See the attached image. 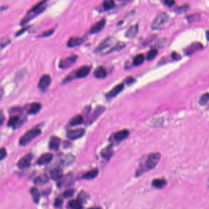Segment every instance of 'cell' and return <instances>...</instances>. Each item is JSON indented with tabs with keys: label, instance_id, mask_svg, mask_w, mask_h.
I'll return each instance as SVG.
<instances>
[{
	"label": "cell",
	"instance_id": "3",
	"mask_svg": "<svg viewBox=\"0 0 209 209\" xmlns=\"http://www.w3.org/2000/svg\"><path fill=\"white\" fill-rule=\"evenodd\" d=\"M169 16L166 13L161 12L157 16L151 24V28L154 30L162 29L165 24L168 22Z\"/></svg>",
	"mask_w": 209,
	"mask_h": 209
},
{
	"label": "cell",
	"instance_id": "45",
	"mask_svg": "<svg viewBox=\"0 0 209 209\" xmlns=\"http://www.w3.org/2000/svg\"><path fill=\"white\" fill-rule=\"evenodd\" d=\"M206 37L208 40H209V30L206 32Z\"/></svg>",
	"mask_w": 209,
	"mask_h": 209
},
{
	"label": "cell",
	"instance_id": "2",
	"mask_svg": "<svg viewBox=\"0 0 209 209\" xmlns=\"http://www.w3.org/2000/svg\"><path fill=\"white\" fill-rule=\"evenodd\" d=\"M46 3V0H43V1L39 2L34 6H33L28 12L26 16L24 17V19L22 21V24H25L26 22H28L31 18H33L34 16L38 14L40 12L43 11L44 9V6Z\"/></svg>",
	"mask_w": 209,
	"mask_h": 209
},
{
	"label": "cell",
	"instance_id": "34",
	"mask_svg": "<svg viewBox=\"0 0 209 209\" xmlns=\"http://www.w3.org/2000/svg\"><path fill=\"white\" fill-rule=\"evenodd\" d=\"M112 151H111V150H110L109 148H107V150H104L102 152V156L106 158H109L111 156V155H112Z\"/></svg>",
	"mask_w": 209,
	"mask_h": 209
},
{
	"label": "cell",
	"instance_id": "23",
	"mask_svg": "<svg viewBox=\"0 0 209 209\" xmlns=\"http://www.w3.org/2000/svg\"><path fill=\"white\" fill-rule=\"evenodd\" d=\"M167 184V182L164 179H155L153 180L152 185L157 188H162Z\"/></svg>",
	"mask_w": 209,
	"mask_h": 209
},
{
	"label": "cell",
	"instance_id": "17",
	"mask_svg": "<svg viewBox=\"0 0 209 209\" xmlns=\"http://www.w3.org/2000/svg\"><path fill=\"white\" fill-rule=\"evenodd\" d=\"M130 134V132L127 130H123L117 132L114 134V139L117 141H121L128 137Z\"/></svg>",
	"mask_w": 209,
	"mask_h": 209
},
{
	"label": "cell",
	"instance_id": "20",
	"mask_svg": "<svg viewBox=\"0 0 209 209\" xmlns=\"http://www.w3.org/2000/svg\"><path fill=\"white\" fill-rule=\"evenodd\" d=\"M99 171L97 169H92L88 172H87V173H85L84 175H83L82 178L84 179H87V180H91L94 178L95 177H96L98 175Z\"/></svg>",
	"mask_w": 209,
	"mask_h": 209
},
{
	"label": "cell",
	"instance_id": "37",
	"mask_svg": "<svg viewBox=\"0 0 209 209\" xmlns=\"http://www.w3.org/2000/svg\"><path fill=\"white\" fill-rule=\"evenodd\" d=\"M54 30L52 29V30H49L46 32H44L43 33H42L41 34H40L39 37H47V36H51V34H53Z\"/></svg>",
	"mask_w": 209,
	"mask_h": 209
},
{
	"label": "cell",
	"instance_id": "10",
	"mask_svg": "<svg viewBox=\"0 0 209 209\" xmlns=\"http://www.w3.org/2000/svg\"><path fill=\"white\" fill-rule=\"evenodd\" d=\"M53 159V155L50 153H46L42 155L37 161L39 165H44L49 163Z\"/></svg>",
	"mask_w": 209,
	"mask_h": 209
},
{
	"label": "cell",
	"instance_id": "38",
	"mask_svg": "<svg viewBox=\"0 0 209 209\" xmlns=\"http://www.w3.org/2000/svg\"><path fill=\"white\" fill-rule=\"evenodd\" d=\"M0 154H1V160H3L4 158L6 157L7 155V152L5 148H1V151H0Z\"/></svg>",
	"mask_w": 209,
	"mask_h": 209
},
{
	"label": "cell",
	"instance_id": "9",
	"mask_svg": "<svg viewBox=\"0 0 209 209\" xmlns=\"http://www.w3.org/2000/svg\"><path fill=\"white\" fill-rule=\"evenodd\" d=\"M203 48L202 45L199 43H194L188 46L185 50V52L187 55H191L197 51L202 49Z\"/></svg>",
	"mask_w": 209,
	"mask_h": 209
},
{
	"label": "cell",
	"instance_id": "25",
	"mask_svg": "<svg viewBox=\"0 0 209 209\" xmlns=\"http://www.w3.org/2000/svg\"><path fill=\"white\" fill-rule=\"evenodd\" d=\"M83 121V118L81 115H77L74 117L69 122L71 126H76V125L80 124Z\"/></svg>",
	"mask_w": 209,
	"mask_h": 209
},
{
	"label": "cell",
	"instance_id": "19",
	"mask_svg": "<svg viewBox=\"0 0 209 209\" xmlns=\"http://www.w3.org/2000/svg\"><path fill=\"white\" fill-rule=\"evenodd\" d=\"M50 177L53 180H60L63 177V171L60 168L53 169L50 172Z\"/></svg>",
	"mask_w": 209,
	"mask_h": 209
},
{
	"label": "cell",
	"instance_id": "29",
	"mask_svg": "<svg viewBox=\"0 0 209 209\" xmlns=\"http://www.w3.org/2000/svg\"><path fill=\"white\" fill-rule=\"evenodd\" d=\"M115 6L114 0H104L103 2L104 8L106 10H109L114 7Z\"/></svg>",
	"mask_w": 209,
	"mask_h": 209
},
{
	"label": "cell",
	"instance_id": "22",
	"mask_svg": "<svg viewBox=\"0 0 209 209\" xmlns=\"http://www.w3.org/2000/svg\"><path fill=\"white\" fill-rule=\"evenodd\" d=\"M49 182V178L46 175H41L34 179V182L36 185H44Z\"/></svg>",
	"mask_w": 209,
	"mask_h": 209
},
{
	"label": "cell",
	"instance_id": "39",
	"mask_svg": "<svg viewBox=\"0 0 209 209\" xmlns=\"http://www.w3.org/2000/svg\"><path fill=\"white\" fill-rule=\"evenodd\" d=\"M62 204H63V200L60 199V198H57V199H56V200H55V201L54 205L56 207H59L61 206Z\"/></svg>",
	"mask_w": 209,
	"mask_h": 209
},
{
	"label": "cell",
	"instance_id": "7",
	"mask_svg": "<svg viewBox=\"0 0 209 209\" xmlns=\"http://www.w3.org/2000/svg\"><path fill=\"white\" fill-rule=\"evenodd\" d=\"M51 77L49 74H44L42 76L39 81L38 87L43 91L46 90L50 85Z\"/></svg>",
	"mask_w": 209,
	"mask_h": 209
},
{
	"label": "cell",
	"instance_id": "44",
	"mask_svg": "<svg viewBox=\"0 0 209 209\" xmlns=\"http://www.w3.org/2000/svg\"><path fill=\"white\" fill-rule=\"evenodd\" d=\"M3 120H4V117H3V112H2V110H1V119H0V121H1V125L3 124Z\"/></svg>",
	"mask_w": 209,
	"mask_h": 209
},
{
	"label": "cell",
	"instance_id": "40",
	"mask_svg": "<svg viewBox=\"0 0 209 209\" xmlns=\"http://www.w3.org/2000/svg\"><path fill=\"white\" fill-rule=\"evenodd\" d=\"M164 3L167 6H172L174 4L175 1L174 0H164Z\"/></svg>",
	"mask_w": 209,
	"mask_h": 209
},
{
	"label": "cell",
	"instance_id": "12",
	"mask_svg": "<svg viewBox=\"0 0 209 209\" xmlns=\"http://www.w3.org/2000/svg\"><path fill=\"white\" fill-rule=\"evenodd\" d=\"M106 25V20L102 19L100 20L99 22H96L95 24H94L90 29V33H97L100 31H101L103 28Z\"/></svg>",
	"mask_w": 209,
	"mask_h": 209
},
{
	"label": "cell",
	"instance_id": "28",
	"mask_svg": "<svg viewBox=\"0 0 209 209\" xmlns=\"http://www.w3.org/2000/svg\"><path fill=\"white\" fill-rule=\"evenodd\" d=\"M69 205L70 206L73 208H76V209H79V208H82V202L79 200H71L69 202Z\"/></svg>",
	"mask_w": 209,
	"mask_h": 209
},
{
	"label": "cell",
	"instance_id": "11",
	"mask_svg": "<svg viewBox=\"0 0 209 209\" xmlns=\"http://www.w3.org/2000/svg\"><path fill=\"white\" fill-rule=\"evenodd\" d=\"M91 71V67L88 66H83L78 69L76 73V76L78 78H83L87 76Z\"/></svg>",
	"mask_w": 209,
	"mask_h": 209
},
{
	"label": "cell",
	"instance_id": "32",
	"mask_svg": "<svg viewBox=\"0 0 209 209\" xmlns=\"http://www.w3.org/2000/svg\"><path fill=\"white\" fill-rule=\"evenodd\" d=\"M208 101H209V93H206L201 96V97L199 100V104L201 105H205L208 103Z\"/></svg>",
	"mask_w": 209,
	"mask_h": 209
},
{
	"label": "cell",
	"instance_id": "8",
	"mask_svg": "<svg viewBox=\"0 0 209 209\" xmlns=\"http://www.w3.org/2000/svg\"><path fill=\"white\" fill-rule=\"evenodd\" d=\"M85 131L84 129L83 128H79V129H76L73 130H70L67 133V137L72 139V140H76L79 138L82 137L83 135L85 134Z\"/></svg>",
	"mask_w": 209,
	"mask_h": 209
},
{
	"label": "cell",
	"instance_id": "13",
	"mask_svg": "<svg viewBox=\"0 0 209 209\" xmlns=\"http://www.w3.org/2000/svg\"><path fill=\"white\" fill-rule=\"evenodd\" d=\"M114 38L110 37L107 38L106 39L104 40L102 43L99 45V46L97 47L96 49V51H102L103 50H104L105 49H107L108 47L110 46L112 44H113V43H114Z\"/></svg>",
	"mask_w": 209,
	"mask_h": 209
},
{
	"label": "cell",
	"instance_id": "1",
	"mask_svg": "<svg viewBox=\"0 0 209 209\" xmlns=\"http://www.w3.org/2000/svg\"><path fill=\"white\" fill-rule=\"evenodd\" d=\"M40 133H41L40 130L37 128H33L30 130H28L20 137L19 140V144L22 146L26 145L32 140H33L34 138L37 137Z\"/></svg>",
	"mask_w": 209,
	"mask_h": 209
},
{
	"label": "cell",
	"instance_id": "30",
	"mask_svg": "<svg viewBox=\"0 0 209 209\" xmlns=\"http://www.w3.org/2000/svg\"><path fill=\"white\" fill-rule=\"evenodd\" d=\"M158 54V50L156 49H151L147 54V58L148 60H151L155 58Z\"/></svg>",
	"mask_w": 209,
	"mask_h": 209
},
{
	"label": "cell",
	"instance_id": "24",
	"mask_svg": "<svg viewBox=\"0 0 209 209\" xmlns=\"http://www.w3.org/2000/svg\"><path fill=\"white\" fill-rule=\"evenodd\" d=\"M41 108V104L39 103H33L31 104L28 110L29 114H35L37 113Z\"/></svg>",
	"mask_w": 209,
	"mask_h": 209
},
{
	"label": "cell",
	"instance_id": "36",
	"mask_svg": "<svg viewBox=\"0 0 209 209\" xmlns=\"http://www.w3.org/2000/svg\"><path fill=\"white\" fill-rule=\"evenodd\" d=\"M87 194L85 192H83V191H82L79 194V196H78V199L81 202H82L83 201H85L87 200Z\"/></svg>",
	"mask_w": 209,
	"mask_h": 209
},
{
	"label": "cell",
	"instance_id": "27",
	"mask_svg": "<svg viewBox=\"0 0 209 209\" xmlns=\"http://www.w3.org/2000/svg\"><path fill=\"white\" fill-rule=\"evenodd\" d=\"M145 60V57L143 54H138L133 60V64L135 66L141 65Z\"/></svg>",
	"mask_w": 209,
	"mask_h": 209
},
{
	"label": "cell",
	"instance_id": "4",
	"mask_svg": "<svg viewBox=\"0 0 209 209\" xmlns=\"http://www.w3.org/2000/svg\"><path fill=\"white\" fill-rule=\"evenodd\" d=\"M161 155L160 153L156 152V153H152L150 154L147 159V161L145 163V168L143 169V172H144L145 170L149 171L151 170L154 168H155L156 166L158 164L160 160Z\"/></svg>",
	"mask_w": 209,
	"mask_h": 209
},
{
	"label": "cell",
	"instance_id": "16",
	"mask_svg": "<svg viewBox=\"0 0 209 209\" xmlns=\"http://www.w3.org/2000/svg\"><path fill=\"white\" fill-rule=\"evenodd\" d=\"M83 42V39L80 37H73L68 40L67 46L69 47H74L80 46Z\"/></svg>",
	"mask_w": 209,
	"mask_h": 209
},
{
	"label": "cell",
	"instance_id": "35",
	"mask_svg": "<svg viewBox=\"0 0 209 209\" xmlns=\"http://www.w3.org/2000/svg\"><path fill=\"white\" fill-rule=\"evenodd\" d=\"M200 19V15L198 14H194V15H190L187 17V19L189 22H193L194 21H198Z\"/></svg>",
	"mask_w": 209,
	"mask_h": 209
},
{
	"label": "cell",
	"instance_id": "43",
	"mask_svg": "<svg viewBox=\"0 0 209 209\" xmlns=\"http://www.w3.org/2000/svg\"><path fill=\"white\" fill-rule=\"evenodd\" d=\"M134 81V79L133 77H128L127 79L126 80V82L127 83H128V84H130V83H133Z\"/></svg>",
	"mask_w": 209,
	"mask_h": 209
},
{
	"label": "cell",
	"instance_id": "14",
	"mask_svg": "<svg viewBox=\"0 0 209 209\" xmlns=\"http://www.w3.org/2000/svg\"><path fill=\"white\" fill-rule=\"evenodd\" d=\"M124 88V84L123 83H120V84L116 85L115 87H114L112 90H111L107 94L106 96L108 98H111V97H114L116 96L118 94H119Z\"/></svg>",
	"mask_w": 209,
	"mask_h": 209
},
{
	"label": "cell",
	"instance_id": "42",
	"mask_svg": "<svg viewBox=\"0 0 209 209\" xmlns=\"http://www.w3.org/2000/svg\"><path fill=\"white\" fill-rule=\"evenodd\" d=\"M188 9V5H185V6H182V7H181L178 8V11H179V12H186L187 10Z\"/></svg>",
	"mask_w": 209,
	"mask_h": 209
},
{
	"label": "cell",
	"instance_id": "33",
	"mask_svg": "<svg viewBox=\"0 0 209 209\" xmlns=\"http://www.w3.org/2000/svg\"><path fill=\"white\" fill-rule=\"evenodd\" d=\"M74 193H75V190H73V189L66 190L63 193V196L66 198H71V196H73V194H74Z\"/></svg>",
	"mask_w": 209,
	"mask_h": 209
},
{
	"label": "cell",
	"instance_id": "41",
	"mask_svg": "<svg viewBox=\"0 0 209 209\" xmlns=\"http://www.w3.org/2000/svg\"><path fill=\"white\" fill-rule=\"evenodd\" d=\"M172 57L173 58V59L176 60H178L181 58V57L180 56V55H178V53H177L176 52H174L172 55Z\"/></svg>",
	"mask_w": 209,
	"mask_h": 209
},
{
	"label": "cell",
	"instance_id": "18",
	"mask_svg": "<svg viewBox=\"0 0 209 209\" xmlns=\"http://www.w3.org/2000/svg\"><path fill=\"white\" fill-rule=\"evenodd\" d=\"M94 75L96 78L103 79L105 78L107 76V71L104 67L99 66L94 70Z\"/></svg>",
	"mask_w": 209,
	"mask_h": 209
},
{
	"label": "cell",
	"instance_id": "6",
	"mask_svg": "<svg viewBox=\"0 0 209 209\" xmlns=\"http://www.w3.org/2000/svg\"><path fill=\"white\" fill-rule=\"evenodd\" d=\"M33 157V155L31 154V153H28V154L22 157L17 163L18 168H19L20 169H25L29 167L31 164Z\"/></svg>",
	"mask_w": 209,
	"mask_h": 209
},
{
	"label": "cell",
	"instance_id": "31",
	"mask_svg": "<svg viewBox=\"0 0 209 209\" xmlns=\"http://www.w3.org/2000/svg\"><path fill=\"white\" fill-rule=\"evenodd\" d=\"M19 120H20V118L18 116L12 117L9 119V120L7 123V125L9 127H15L16 125L19 123Z\"/></svg>",
	"mask_w": 209,
	"mask_h": 209
},
{
	"label": "cell",
	"instance_id": "15",
	"mask_svg": "<svg viewBox=\"0 0 209 209\" xmlns=\"http://www.w3.org/2000/svg\"><path fill=\"white\" fill-rule=\"evenodd\" d=\"M60 139L57 136H52L49 142V148L53 150H57L60 145Z\"/></svg>",
	"mask_w": 209,
	"mask_h": 209
},
{
	"label": "cell",
	"instance_id": "5",
	"mask_svg": "<svg viewBox=\"0 0 209 209\" xmlns=\"http://www.w3.org/2000/svg\"><path fill=\"white\" fill-rule=\"evenodd\" d=\"M77 60V55H72V56L61 60L59 63V67L61 69H67L70 67L76 62Z\"/></svg>",
	"mask_w": 209,
	"mask_h": 209
},
{
	"label": "cell",
	"instance_id": "21",
	"mask_svg": "<svg viewBox=\"0 0 209 209\" xmlns=\"http://www.w3.org/2000/svg\"><path fill=\"white\" fill-rule=\"evenodd\" d=\"M138 29H139L138 25H133L128 30V31L126 33V36L128 37H134L136 36V34H137V33L138 32Z\"/></svg>",
	"mask_w": 209,
	"mask_h": 209
},
{
	"label": "cell",
	"instance_id": "26",
	"mask_svg": "<svg viewBox=\"0 0 209 209\" xmlns=\"http://www.w3.org/2000/svg\"><path fill=\"white\" fill-rule=\"evenodd\" d=\"M30 193L33 197V201L35 203L37 204L40 199V193L36 188H32L30 190Z\"/></svg>",
	"mask_w": 209,
	"mask_h": 209
}]
</instances>
